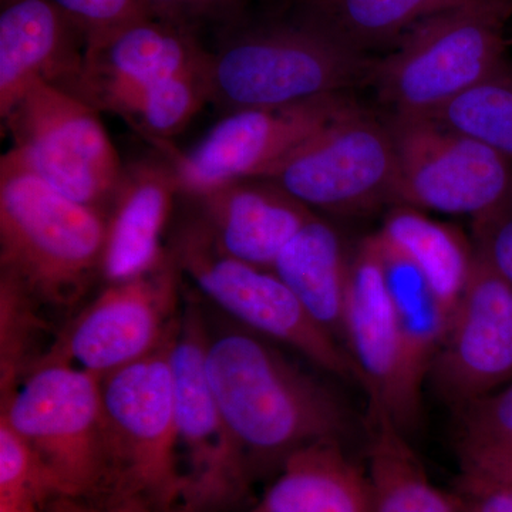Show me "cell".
I'll return each instance as SVG.
<instances>
[{
    "instance_id": "cell-1",
    "label": "cell",
    "mask_w": 512,
    "mask_h": 512,
    "mask_svg": "<svg viewBox=\"0 0 512 512\" xmlns=\"http://www.w3.org/2000/svg\"><path fill=\"white\" fill-rule=\"evenodd\" d=\"M205 369L251 481L306 444L349 434L338 397L252 330L207 322Z\"/></svg>"
},
{
    "instance_id": "cell-2",
    "label": "cell",
    "mask_w": 512,
    "mask_h": 512,
    "mask_svg": "<svg viewBox=\"0 0 512 512\" xmlns=\"http://www.w3.org/2000/svg\"><path fill=\"white\" fill-rule=\"evenodd\" d=\"M107 214L46 183L16 148L0 158V279L37 308L72 311L104 278Z\"/></svg>"
},
{
    "instance_id": "cell-3",
    "label": "cell",
    "mask_w": 512,
    "mask_h": 512,
    "mask_svg": "<svg viewBox=\"0 0 512 512\" xmlns=\"http://www.w3.org/2000/svg\"><path fill=\"white\" fill-rule=\"evenodd\" d=\"M210 49V103L229 111L303 103L370 84L375 57L350 49L302 12L224 30Z\"/></svg>"
},
{
    "instance_id": "cell-4",
    "label": "cell",
    "mask_w": 512,
    "mask_h": 512,
    "mask_svg": "<svg viewBox=\"0 0 512 512\" xmlns=\"http://www.w3.org/2000/svg\"><path fill=\"white\" fill-rule=\"evenodd\" d=\"M0 420L32 451L60 501L90 510L109 504L113 461L100 379L43 356L2 392Z\"/></svg>"
},
{
    "instance_id": "cell-5",
    "label": "cell",
    "mask_w": 512,
    "mask_h": 512,
    "mask_svg": "<svg viewBox=\"0 0 512 512\" xmlns=\"http://www.w3.org/2000/svg\"><path fill=\"white\" fill-rule=\"evenodd\" d=\"M512 5L464 6L421 20L373 64L370 84L393 114L429 117L510 63Z\"/></svg>"
},
{
    "instance_id": "cell-6",
    "label": "cell",
    "mask_w": 512,
    "mask_h": 512,
    "mask_svg": "<svg viewBox=\"0 0 512 512\" xmlns=\"http://www.w3.org/2000/svg\"><path fill=\"white\" fill-rule=\"evenodd\" d=\"M173 335L150 356L101 379L113 461L109 504L130 501L153 512L183 508L170 362Z\"/></svg>"
},
{
    "instance_id": "cell-7",
    "label": "cell",
    "mask_w": 512,
    "mask_h": 512,
    "mask_svg": "<svg viewBox=\"0 0 512 512\" xmlns=\"http://www.w3.org/2000/svg\"><path fill=\"white\" fill-rule=\"evenodd\" d=\"M167 251L181 276L237 325L296 350L325 372L362 384L348 350L309 315L274 271L225 254L191 214L174 228Z\"/></svg>"
},
{
    "instance_id": "cell-8",
    "label": "cell",
    "mask_w": 512,
    "mask_h": 512,
    "mask_svg": "<svg viewBox=\"0 0 512 512\" xmlns=\"http://www.w3.org/2000/svg\"><path fill=\"white\" fill-rule=\"evenodd\" d=\"M99 113L74 94L37 80L2 121V128L46 183L107 214L126 165Z\"/></svg>"
},
{
    "instance_id": "cell-9",
    "label": "cell",
    "mask_w": 512,
    "mask_h": 512,
    "mask_svg": "<svg viewBox=\"0 0 512 512\" xmlns=\"http://www.w3.org/2000/svg\"><path fill=\"white\" fill-rule=\"evenodd\" d=\"M207 318L185 306L171 340L174 417L185 480L181 512H220L247 494V464L229 431L205 369Z\"/></svg>"
},
{
    "instance_id": "cell-10",
    "label": "cell",
    "mask_w": 512,
    "mask_h": 512,
    "mask_svg": "<svg viewBox=\"0 0 512 512\" xmlns=\"http://www.w3.org/2000/svg\"><path fill=\"white\" fill-rule=\"evenodd\" d=\"M265 178L312 211L363 215L396 207L392 131L386 120L352 107Z\"/></svg>"
},
{
    "instance_id": "cell-11",
    "label": "cell",
    "mask_w": 512,
    "mask_h": 512,
    "mask_svg": "<svg viewBox=\"0 0 512 512\" xmlns=\"http://www.w3.org/2000/svg\"><path fill=\"white\" fill-rule=\"evenodd\" d=\"M399 164L397 205L468 215L473 221L512 205V161L429 117L390 114Z\"/></svg>"
},
{
    "instance_id": "cell-12",
    "label": "cell",
    "mask_w": 512,
    "mask_h": 512,
    "mask_svg": "<svg viewBox=\"0 0 512 512\" xmlns=\"http://www.w3.org/2000/svg\"><path fill=\"white\" fill-rule=\"evenodd\" d=\"M183 276L171 255L150 271L107 284L46 352L97 379L150 356L173 335ZM45 355V356H46Z\"/></svg>"
},
{
    "instance_id": "cell-13",
    "label": "cell",
    "mask_w": 512,
    "mask_h": 512,
    "mask_svg": "<svg viewBox=\"0 0 512 512\" xmlns=\"http://www.w3.org/2000/svg\"><path fill=\"white\" fill-rule=\"evenodd\" d=\"M355 106L339 93L288 106L229 111L187 153L164 154L173 161L181 195L241 178H265Z\"/></svg>"
},
{
    "instance_id": "cell-14",
    "label": "cell",
    "mask_w": 512,
    "mask_h": 512,
    "mask_svg": "<svg viewBox=\"0 0 512 512\" xmlns=\"http://www.w3.org/2000/svg\"><path fill=\"white\" fill-rule=\"evenodd\" d=\"M430 376L458 410L512 380V285L477 252Z\"/></svg>"
},
{
    "instance_id": "cell-15",
    "label": "cell",
    "mask_w": 512,
    "mask_h": 512,
    "mask_svg": "<svg viewBox=\"0 0 512 512\" xmlns=\"http://www.w3.org/2000/svg\"><path fill=\"white\" fill-rule=\"evenodd\" d=\"M86 50V33L53 0L2 2L0 119L37 80L80 99Z\"/></svg>"
},
{
    "instance_id": "cell-16",
    "label": "cell",
    "mask_w": 512,
    "mask_h": 512,
    "mask_svg": "<svg viewBox=\"0 0 512 512\" xmlns=\"http://www.w3.org/2000/svg\"><path fill=\"white\" fill-rule=\"evenodd\" d=\"M200 35L174 23L141 19L89 43L80 99L109 111L121 97L210 64Z\"/></svg>"
},
{
    "instance_id": "cell-17",
    "label": "cell",
    "mask_w": 512,
    "mask_h": 512,
    "mask_svg": "<svg viewBox=\"0 0 512 512\" xmlns=\"http://www.w3.org/2000/svg\"><path fill=\"white\" fill-rule=\"evenodd\" d=\"M225 254L271 269L282 249L315 212L266 178H241L181 195Z\"/></svg>"
},
{
    "instance_id": "cell-18",
    "label": "cell",
    "mask_w": 512,
    "mask_h": 512,
    "mask_svg": "<svg viewBox=\"0 0 512 512\" xmlns=\"http://www.w3.org/2000/svg\"><path fill=\"white\" fill-rule=\"evenodd\" d=\"M345 345L369 399L382 403L402 429V352L392 298L375 234L350 258L346 291Z\"/></svg>"
},
{
    "instance_id": "cell-19",
    "label": "cell",
    "mask_w": 512,
    "mask_h": 512,
    "mask_svg": "<svg viewBox=\"0 0 512 512\" xmlns=\"http://www.w3.org/2000/svg\"><path fill=\"white\" fill-rule=\"evenodd\" d=\"M181 197L171 158H144L124 168L109 211L104 251V281H127L163 261L165 228Z\"/></svg>"
},
{
    "instance_id": "cell-20",
    "label": "cell",
    "mask_w": 512,
    "mask_h": 512,
    "mask_svg": "<svg viewBox=\"0 0 512 512\" xmlns=\"http://www.w3.org/2000/svg\"><path fill=\"white\" fill-rule=\"evenodd\" d=\"M387 288L392 298L402 352V430L417 426L421 390L446 339L450 318L416 264L375 234Z\"/></svg>"
},
{
    "instance_id": "cell-21",
    "label": "cell",
    "mask_w": 512,
    "mask_h": 512,
    "mask_svg": "<svg viewBox=\"0 0 512 512\" xmlns=\"http://www.w3.org/2000/svg\"><path fill=\"white\" fill-rule=\"evenodd\" d=\"M245 512H373L369 473L340 440H319L293 451Z\"/></svg>"
},
{
    "instance_id": "cell-22",
    "label": "cell",
    "mask_w": 512,
    "mask_h": 512,
    "mask_svg": "<svg viewBox=\"0 0 512 512\" xmlns=\"http://www.w3.org/2000/svg\"><path fill=\"white\" fill-rule=\"evenodd\" d=\"M350 258L335 227L315 217L285 245L272 271L329 335L345 343Z\"/></svg>"
},
{
    "instance_id": "cell-23",
    "label": "cell",
    "mask_w": 512,
    "mask_h": 512,
    "mask_svg": "<svg viewBox=\"0 0 512 512\" xmlns=\"http://www.w3.org/2000/svg\"><path fill=\"white\" fill-rule=\"evenodd\" d=\"M369 473L373 512H460L440 491L414 453L406 433L382 403L369 399Z\"/></svg>"
},
{
    "instance_id": "cell-24",
    "label": "cell",
    "mask_w": 512,
    "mask_h": 512,
    "mask_svg": "<svg viewBox=\"0 0 512 512\" xmlns=\"http://www.w3.org/2000/svg\"><path fill=\"white\" fill-rule=\"evenodd\" d=\"M379 232L423 272L451 320L473 272L474 244L460 229L407 205L392 207Z\"/></svg>"
},
{
    "instance_id": "cell-25",
    "label": "cell",
    "mask_w": 512,
    "mask_h": 512,
    "mask_svg": "<svg viewBox=\"0 0 512 512\" xmlns=\"http://www.w3.org/2000/svg\"><path fill=\"white\" fill-rule=\"evenodd\" d=\"M512 0H305L302 12L356 52L394 47L413 26L447 10Z\"/></svg>"
},
{
    "instance_id": "cell-26",
    "label": "cell",
    "mask_w": 512,
    "mask_h": 512,
    "mask_svg": "<svg viewBox=\"0 0 512 512\" xmlns=\"http://www.w3.org/2000/svg\"><path fill=\"white\" fill-rule=\"evenodd\" d=\"M205 103H210L208 67L141 87L121 97L109 111L168 151L171 138L190 124Z\"/></svg>"
},
{
    "instance_id": "cell-27",
    "label": "cell",
    "mask_w": 512,
    "mask_h": 512,
    "mask_svg": "<svg viewBox=\"0 0 512 512\" xmlns=\"http://www.w3.org/2000/svg\"><path fill=\"white\" fill-rule=\"evenodd\" d=\"M429 119L512 161V64L470 87Z\"/></svg>"
},
{
    "instance_id": "cell-28",
    "label": "cell",
    "mask_w": 512,
    "mask_h": 512,
    "mask_svg": "<svg viewBox=\"0 0 512 512\" xmlns=\"http://www.w3.org/2000/svg\"><path fill=\"white\" fill-rule=\"evenodd\" d=\"M52 501H59L55 485L29 447L0 420V512H46Z\"/></svg>"
},
{
    "instance_id": "cell-29",
    "label": "cell",
    "mask_w": 512,
    "mask_h": 512,
    "mask_svg": "<svg viewBox=\"0 0 512 512\" xmlns=\"http://www.w3.org/2000/svg\"><path fill=\"white\" fill-rule=\"evenodd\" d=\"M458 447L512 450V383L460 409Z\"/></svg>"
},
{
    "instance_id": "cell-30",
    "label": "cell",
    "mask_w": 512,
    "mask_h": 512,
    "mask_svg": "<svg viewBox=\"0 0 512 512\" xmlns=\"http://www.w3.org/2000/svg\"><path fill=\"white\" fill-rule=\"evenodd\" d=\"M249 0H144L154 18L200 35L202 29L227 30L245 18Z\"/></svg>"
},
{
    "instance_id": "cell-31",
    "label": "cell",
    "mask_w": 512,
    "mask_h": 512,
    "mask_svg": "<svg viewBox=\"0 0 512 512\" xmlns=\"http://www.w3.org/2000/svg\"><path fill=\"white\" fill-rule=\"evenodd\" d=\"M84 30L87 45L128 23L151 18L144 0H53Z\"/></svg>"
},
{
    "instance_id": "cell-32",
    "label": "cell",
    "mask_w": 512,
    "mask_h": 512,
    "mask_svg": "<svg viewBox=\"0 0 512 512\" xmlns=\"http://www.w3.org/2000/svg\"><path fill=\"white\" fill-rule=\"evenodd\" d=\"M474 248L512 285V205L473 221Z\"/></svg>"
},
{
    "instance_id": "cell-33",
    "label": "cell",
    "mask_w": 512,
    "mask_h": 512,
    "mask_svg": "<svg viewBox=\"0 0 512 512\" xmlns=\"http://www.w3.org/2000/svg\"><path fill=\"white\" fill-rule=\"evenodd\" d=\"M460 512H512V487L473 471L461 470L450 494Z\"/></svg>"
},
{
    "instance_id": "cell-34",
    "label": "cell",
    "mask_w": 512,
    "mask_h": 512,
    "mask_svg": "<svg viewBox=\"0 0 512 512\" xmlns=\"http://www.w3.org/2000/svg\"><path fill=\"white\" fill-rule=\"evenodd\" d=\"M458 448L461 470L473 471L512 487V450L494 447Z\"/></svg>"
},
{
    "instance_id": "cell-35",
    "label": "cell",
    "mask_w": 512,
    "mask_h": 512,
    "mask_svg": "<svg viewBox=\"0 0 512 512\" xmlns=\"http://www.w3.org/2000/svg\"><path fill=\"white\" fill-rule=\"evenodd\" d=\"M87 512H153L147 510L143 505L136 503H130V501H117V503H111L106 507L100 508V510H87Z\"/></svg>"
},
{
    "instance_id": "cell-36",
    "label": "cell",
    "mask_w": 512,
    "mask_h": 512,
    "mask_svg": "<svg viewBox=\"0 0 512 512\" xmlns=\"http://www.w3.org/2000/svg\"><path fill=\"white\" fill-rule=\"evenodd\" d=\"M0 2H5V0H0Z\"/></svg>"
}]
</instances>
